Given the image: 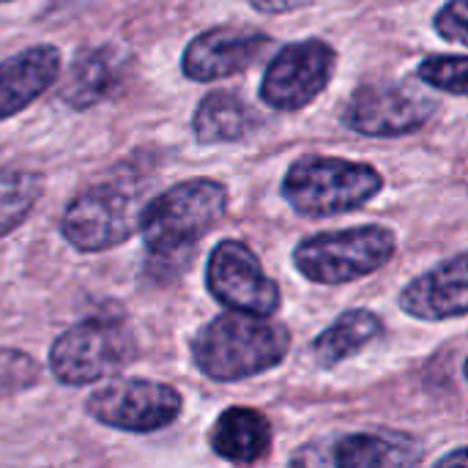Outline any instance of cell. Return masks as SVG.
<instances>
[{
	"instance_id": "4fadbf2b",
	"label": "cell",
	"mask_w": 468,
	"mask_h": 468,
	"mask_svg": "<svg viewBox=\"0 0 468 468\" xmlns=\"http://www.w3.org/2000/svg\"><path fill=\"white\" fill-rule=\"evenodd\" d=\"M60 77V49L33 44L0 60V123L27 110Z\"/></svg>"
},
{
	"instance_id": "44dd1931",
	"label": "cell",
	"mask_w": 468,
	"mask_h": 468,
	"mask_svg": "<svg viewBox=\"0 0 468 468\" xmlns=\"http://www.w3.org/2000/svg\"><path fill=\"white\" fill-rule=\"evenodd\" d=\"M41 378V365L16 348H0V392L14 395L36 387Z\"/></svg>"
},
{
	"instance_id": "3957f363",
	"label": "cell",
	"mask_w": 468,
	"mask_h": 468,
	"mask_svg": "<svg viewBox=\"0 0 468 468\" xmlns=\"http://www.w3.org/2000/svg\"><path fill=\"white\" fill-rule=\"evenodd\" d=\"M384 189V176L367 162L343 156H302L282 178L285 203L307 217L326 219L365 208Z\"/></svg>"
},
{
	"instance_id": "d6986e66",
	"label": "cell",
	"mask_w": 468,
	"mask_h": 468,
	"mask_svg": "<svg viewBox=\"0 0 468 468\" xmlns=\"http://www.w3.org/2000/svg\"><path fill=\"white\" fill-rule=\"evenodd\" d=\"M41 192H44V181L38 173L30 170L0 173V239L30 217Z\"/></svg>"
},
{
	"instance_id": "5b68a950",
	"label": "cell",
	"mask_w": 468,
	"mask_h": 468,
	"mask_svg": "<svg viewBox=\"0 0 468 468\" xmlns=\"http://www.w3.org/2000/svg\"><path fill=\"white\" fill-rule=\"evenodd\" d=\"M137 359V340L121 318H85L55 337L49 373L63 387L104 381Z\"/></svg>"
},
{
	"instance_id": "484cf974",
	"label": "cell",
	"mask_w": 468,
	"mask_h": 468,
	"mask_svg": "<svg viewBox=\"0 0 468 468\" xmlns=\"http://www.w3.org/2000/svg\"><path fill=\"white\" fill-rule=\"evenodd\" d=\"M3 3H11V0H0V5H3Z\"/></svg>"
},
{
	"instance_id": "8fae6325",
	"label": "cell",
	"mask_w": 468,
	"mask_h": 468,
	"mask_svg": "<svg viewBox=\"0 0 468 468\" xmlns=\"http://www.w3.org/2000/svg\"><path fill=\"white\" fill-rule=\"evenodd\" d=\"M269 47L271 38L261 30L230 25L208 27L186 44L181 71L192 82H217L250 69Z\"/></svg>"
},
{
	"instance_id": "9c48e42d",
	"label": "cell",
	"mask_w": 468,
	"mask_h": 468,
	"mask_svg": "<svg viewBox=\"0 0 468 468\" xmlns=\"http://www.w3.org/2000/svg\"><path fill=\"white\" fill-rule=\"evenodd\" d=\"M206 288L225 310L274 315L282 304L280 285L263 271L261 258L236 239H225L211 250Z\"/></svg>"
},
{
	"instance_id": "6da1fadb",
	"label": "cell",
	"mask_w": 468,
	"mask_h": 468,
	"mask_svg": "<svg viewBox=\"0 0 468 468\" xmlns=\"http://www.w3.org/2000/svg\"><path fill=\"white\" fill-rule=\"evenodd\" d=\"M291 332L271 315L228 310L208 321L192 340L195 367L219 384H236L282 365Z\"/></svg>"
},
{
	"instance_id": "ac0fdd59",
	"label": "cell",
	"mask_w": 468,
	"mask_h": 468,
	"mask_svg": "<svg viewBox=\"0 0 468 468\" xmlns=\"http://www.w3.org/2000/svg\"><path fill=\"white\" fill-rule=\"evenodd\" d=\"M384 329V321L367 310H346L329 329H324L315 343H313V356L318 359L321 367H335L346 359H351L354 354H359L362 348H367Z\"/></svg>"
},
{
	"instance_id": "7c38bea8",
	"label": "cell",
	"mask_w": 468,
	"mask_h": 468,
	"mask_svg": "<svg viewBox=\"0 0 468 468\" xmlns=\"http://www.w3.org/2000/svg\"><path fill=\"white\" fill-rule=\"evenodd\" d=\"M400 307L417 321H450L468 315V255L450 258L411 280L400 293Z\"/></svg>"
},
{
	"instance_id": "277c9868",
	"label": "cell",
	"mask_w": 468,
	"mask_h": 468,
	"mask_svg": "<svg viewBox=\"0 0 468 468\" xmlns=\"http://www.w3.org/2000/svg\"><path fill=\"white\" fill-rule=\"evenodd\" d=\"M398 252V236L384 225H362L307 236L293 250V266L318 285H348L384 269Z\"/></svg>"
},
{
	"instance_id": "ba28073f",
	"label": "cell",
	"mask_w": 468,
	"mask_h": 468,
	"mask_svg": "<svg viewBox=\"0 0 468 468\" xmlns=\"http://www.w3.org/2000/svg\"><path fill=\"white\" fill-rule=\"evenodd\" d=\"M337 52L324 38H304L282 47L266 66L261 99L280 112H296L313 104L332 82Z\"/></svg>"
},
{
	"instance_id": "d4e9b609",
	"label": "cell",
	"mask_w": 468,
	"mask_h": 468,
	"mask_svg": "<svg viewBox=\"0 0 468 468\" xmlns=\"http://www.w3.org/2000/svg\"><path fill=\"white\" fill-rule=\"evenodd\" d=\"M463 376H466V384H468V359H466V365H463Z\"/></svg>"
},
{
	"instance_id": "8992f818",
	"label": "cell",
	"mask_w": 468,
	"mask_h": 468,
	"mask_svg": "<svg viewBox=\"0 0 468 468\" xmlns=\"http://www.w3.org/2000/svg\"><path fill=\"white\" fill-rule=\"evenodd\" d=\"M143 208L126 184H96L66 206L60 236L77 252H104L140 233Z\"/></svg>"
},
{
	"instance_id": "52a82bcc",
	"label": "cell",
	"mask_w": 468,
	"mask_h": 468,
	"mask_svg": "<svg viewBox=\"0 0 468 468\" xmlns=\"http://www.w3.org/2000/svg\"><path fill=\"white\" fill-rule=\"evenodd\" d=\"M184 398L178 389L148 378H115L93 389L85 414L121 433H156L181 417Z\"/></svg>"
},
{
	"instance_id": "9a60e30c",
	"label": "cell",
	"mask_w": 468,
	"mask_h": 468,
	"mask_svg": "<svg viewBox=\"0 0 468 468\" xmlns=\"http://www.w3.org/2000/svg\"><path fill=\"white\" fill-rule=\"evenodd\" d=\"M208 444L222 461L233 466H252L261 463L271 450V425L261 411L233 406L217 417Z\"/></svg>"
},
{
	"instance_id": "cb8c5ba5",
	"label": "cell",
	"mask_w": 468,
	"mask_h": 468,
	"mask_svg": "<svg viewBox=\"0 0 468 468\" xmlns=\"http://www.w3.org/2000/svg\"><path fill=\"white\" fill-rule=\"evenodd\" d=\"M436 466H468V447H461L455 452H447L436 461Z\"/></svg>"
},
{
	"instance_id": "e0dca14e",
	"label": "cell",
	"mask_w": 468,
	"mask_h": 468,
	"mask_svg": "<svg viewBox=\"0 0 468 468\" xmlns=\"http://www.w3.org/2000/svg\"><path fill=\"white\" fill-rule=\"evenodd\" d=\"M255 126V112L230 90H211L192 115V132L203 145L239 143Z\"/></svg>"
},
{
	"instance_id": "5bb4252c",
	"label": "cell",
	"mask_w": 468,
	"mask_h": 468,
	"mask_svg": "<svg viewBox=\"0 0 468 468\" xmlns=\"http://www.w3.org/2000/svg\"><path fill=\"white\" fill-rule=\"evenodd\" d=\"M126 74V55L123 49H118L115 44H93V47H82L66 74H63V85H60V99L71 107V110H88L104 99H110Z\"/></svg>"
},
{
	"instance_id": "ffe728a7",
	"label": "cell",
	"mask_w": 468,
	"mask_h": 468,
	"mask_svg": "<svg viewBox=\"0 0 468 468\" xmlns=\"http://www.w3.org/2000/svg\"><path fill=\"white\" fill-rule=\"evenodd\" d=\"M417 77L433 90L468 96V55H431L417 66Z\"/></svg>"
},
{
	"instance_id": "7a4b0ae2",
	"label": "cell",
	"mask_w": 468,
	"mask_h": 468,
	"mask_svg": "<svg viewBox=\"0 0 468 468\" xmlns=\"http://www.w3.org/2000/svg\"><path fill=\"white\" fill-rule=\"evenodd\" d=\"M228 214V189L217 178L181 181L145 203L140 217V236L148 255L173 261L192 252L195 244L211 233Z\"/></svg>"
},
{
	"instance_id": "2e32d148",
	"label": "cell",
	"mask_w": 468,
	"mask_h": 468,
	"mask_svg": "<svg viewBox=\"0 0 468 468\" xmlns=\"http://www.w3.org/2000/svg\"><path fill=\"white\" fill-rule=\"evenodd\" d=\"M420 461V450L403 439H389L378 433H351L335 439L329 455H321L315 463H332L340 468H392L414 466Z\"/></svg>"
},
{
	"instance_id": "603a6c76",
	"label": "cell",
	"mask_w": 468,
	"mask_h": 468,
	"mask_svg": "<svg viewBox=\"0 0 468 468\" xmlns=\"http://www.w3.org/2000/svg\"><path fill=\"white\" fill-rule=\"evenodd\" d=\"M313 0H250V5L261 14H269V16H277V14H288V11H296V8H304L310 5Z\"/></svg>"
},
{
	"instance_id": "7402d4cb",
	"label": "cell",
	"mask_w": 468,
	"mask_h": 468,
	"mask_svg": "<svg viewBox=\"0 0 468 468\" xmlns=\"http://www.w3.org/2000/svg\"><path fill=\"white\" fill-rule=\"evenodd\" d=\"M433 27L444 41L468 47V0H447L433 16Z\"/></svg>"
},
{
	"instance_id": "30bf717a",
	"label": "cell",
	"mask_w": 468,
	"mask_h": 468,
	"mask_svg": "<svg viewBox=\"0 0 468 468\" xmlns=\"http://www.w3.org/2000/svg\"><path fill=\"white\" fill-rule=\"evenodd\" d=\"M436 107L439 101L433 96H425L411 85L373 82L351 93L343 123L365 137H403L420 132Z\"/></svg>"
}]
</instances>
